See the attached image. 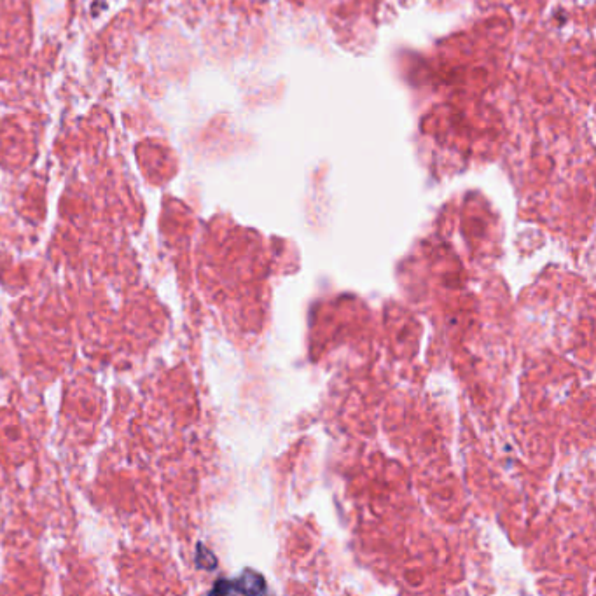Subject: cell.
<instances>
[{"label": "cell", "instance_id": "6da1fadb", "mask_svg": "<svg viewBox=\"0 0 596 596\" xmlns=\"http://www.w3.org/2000/svg\"><path fill=\"white\" fill-rule=\"evenodd\" d=\"M261 593L264 591V583L259 576L252 572L243 574L242 579L229 583V581H221L217 586L214 588V593Z\"/></svg>", "mask_w": 596, "mask_h": 596}]
</instances>
